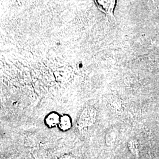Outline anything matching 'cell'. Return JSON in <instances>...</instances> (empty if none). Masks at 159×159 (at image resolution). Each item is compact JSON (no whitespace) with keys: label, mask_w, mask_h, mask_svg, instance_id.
I'll use <instances>...</instances> for the list:
<instances>
[{"label":"cell","mask_w":159,"mask_h":159,"mask_svg":"<svg viewBox=\"0 0 159 159\" xmlns=\"http://www.w3.org/2000/svg\"><path fill=\"white\" fill-rule=\"evenodd\" d=\"M96 110L92 107H87L80 114L77 120V126L80 129L90 127L96 122Z\"/></svg>","instance_id":"cell-1"},{"label":"cell","mask_w":159,"mask_h":159,"mask_svg":"<svg viewBox=\"0 0 159 159\" xmlns=\"http://www.w3.org/2000/svg\"><path fill=\"white\" fill-rule=\"evenodd\" d=\"M96 4L100 10L104 12L107 16L114 19L113 12L114 7L116 4V1H103L97 0L95 1Z\"/></svg>","instance_id":"cell-2"},{"label":"cell","mask_w":159,"mask_h":159,"mask_svg":"<svg viewBox=\"0 0 159 159\" xmlns=\"http://www.w3.org/2000/svg\"><path fill=\"white\" fill-rule=\"evenodd\" d=\"M60 117L61 116H60L56 112H52L51 113L48 114L45 119L46 125L50 128L58 125L60 121Z\"/></svg>","instance_id":"cell-3"},{"label":"cell","mask_w":159,"mask_h":159,"mask_svg":"<svg viewBox=\"0 0 159 159\" xmlns=\"http://www.w3.org/2000/svg\"><path fill=\"white\" fill-rule=\"evenodd\" d=\"M58 127L62 131L69 130L71 127V120L68 115H63L60 117Z\"/></svg>","instance_id":"cell-4"},{"label":"cell","mask_w":159,"mask_h":159,"mask_svg":"<svg viewBox=\"0 0 159 159\" xmlns=\"http://www.w3.org/2000/svg\"><path fill=\"white\" fill-rule=\"evenodd\" d=\"M58 159H75L74 157L70 154H63Z\"/></svg>","instance_id":"cell-5"}]
</instances>
